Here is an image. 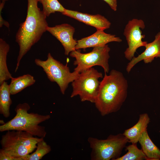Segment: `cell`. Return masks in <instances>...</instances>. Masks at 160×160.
I'll return each mask as SVG.
<instances>
[{"label": "cell", "instance_id": "cell-1", "mask_svg": "<svg viewBox=\"0 0 160 160\" xmlns=\"http://www.w3.org/2000/svg\"><path fill=\"white\" fill-rule=\"evenodd\" d=\"M128 88L127 81L122 73L113 69L108 75L105 73L94 103L101 115L119 111L127 98Z\"/></svg>", "mask_w": 160, "mask_h": 160}, {"label": "cell", "instance_id": "cell-2", "mask_svg": "<svg viewBox=\"0 0 160 160\" xmlns=\"http://www.w3.org/2000/svg\"><path fill=\"white\" fill-rule=\"evenodd\" d=\"M27 1L26 18L20 24L15 36V41L19 46V51L15 72L18 70L22 58L40 40L48 26L47 17L38 7V0Z\"/></svg>", "mask_w": 160, "mask_h": 160}, {"label": "cell", "instance_id": "cell-3", "mask_svg": "<svg viewBox=\"0 0 160 160\" xmlns=\"http://www.w3.org/2000/svg\"><path fill=\"white\" fill-rule=\"evenodd\" d=\"M30 108L29 105L27 103L18 104L15 109L16 113L15 116L11 120L0 126V131H23L34 136L44 138L47 134L45 127L39 124L49 119L50 116L28 113V111Z\"/></svg>", "mask_w": 160, "mask_h": 160}, {"label": "cell", "instance_id": "cell-4", "mask_svg": "<svg viewBox=\"0 0 160 160\" xmlns=\"http://www.w3.org/2000/svg\"><path fill=\"white\" fill-rule=\"evenodd\" d=\"M43 139L25 131L9 130L2 136L0 143L5 152L16 160H23L36 148L38 142Z\"/></svg>", "mask_w": 160, "mask_h": 160}, {"label": "cell", "instance_id": "cell-5", "mask_svg": "<svg viewBox=\"0 0 160 160\" xmlns=\"http://www.w3.org/2000/svg\"><path fill=\"white\" fill-rule=\"evenodd\" d=\"M88 141L92 150V160H115L120 156L128 142L127 139L121 133L110 135L104 140L89 137Z\"/></svg>", "mask_w": 160, "mask_h": 160}, {"label": "cell", "instance_id": "cell-6", "mask_svg": "<svg viewBox=\"0 0 160 160\" xmlns=\"http://www.w3.org/2000/svg\"><path fill=\"white\" fill-rule=\"evenodd\" d=\"M103 77L102 73L93 67L80 72L72 82L73 90L71 97L78 95L81 102L95 103L100 84L99 79Z\"/></svg>", "mask_w": 160, "mask_h": 160}, {"label": "cell", "instance_id": "cell-7", "mask_svg": "<svg viewBox=\"0 0 160 160\" xmlns=\"http://www.w3.org/2000/svg\"><path fill=\"white\" fill-rule=\"evenodd\" d=\"M47 57L45 60L36 59L34 62L42 68L50 81L57 83L60 92L64 95L69 84L78 77L79 73L74 71L71 72L68 66L55 59L50 53Z\"/></svg>", "mask_w": 160, "mask_h": 160}, {"label": "cell", "instance_id": "cell-8", "mask_svg": "<svg viewBox=\"0 0 160 160\" xmlns=\"http://www.w3.org/2000/svg\"><path fill=\"white\" fill-rule=\"evenodd\" d=\"M110 51V48L106 44L94 47L91 52L87 53H81L79 49L71 52L70 55L75 59L73 65L76 66L74 71L79 73L97 65L103 68L105 73H108L109 71L108 62Z\"/></svg>", "mask_w": 160, "mask_h": 160}, {"label": "cell", "instance_id": "cell-9", "mask_svg": "<svg viewBox=\"0 0 160 160\" xmlns=\"http://www.w3.org/2000/svg\"><path fill=\"white\" fill-rule=\"evenodd\" d=\"M145 27L144 21L136 18L129 20L126 25L123 34L128 46L124 52V56L127 60H131L135 57L137 50L141 47H145L148 43L142 40L145 35L142 34V30Z\"/></svg>", "mask_w": 160, "mask_h": 160}, {"label": "cell", "instance_id": "cell-10", "mask_svg": "<svg viewBox=\"0 0 160 160\" xmlns=\"http://www.w3.org/2000/svg\"><path fill=\"white\" fill-rule=\"evenodd\" d=\"M47 31L61 43L64 47L65 55H68L76 50L77 41L73 38L75 29L70 25L63 23L52 27L48 26Z\"/></svg>", "mask_w": 160, "mask_h": 160}, {"label": "cell", "instance_id": "cell-11", "mask_svg": "<svg viewBox=\"0 0 160 160\" xmlns=\"http://www.w3.org/2000/svg\"><path fill=\"white\" fill-rule=\"evenodd\" d=\"M122 39L115 35L108 34L102 29H97L94 33L77 41L76 50L104 46L112 42H121Z\"/></svg>", "mask_w": 160, "mask_h": 160}, {"label": "cell", "instance_id": "cell-12", "mask_svg": "<svg viewBox=\"0 0 160 160\" xmlns=\"http://www.w3.org/2000/svg\"><path fill=\"white\" fill-rule=\"evenodd\" d=\"M145 50L137 57H134L127 64L126 70L129 73L138 63L143 60L145 64L151 63L155 58L160 57V32L155 36L154 40L147 43Z\"/></svg>", "mask_w": 160, "mask_h": 160}, {"label": "cell", "instance_id": "cell-13", "mask_svg": "<svg viewBox=\"0 0 160 160\" xmlns=\"http://www.w3.org/2000/svg\"><path fill=\"white\" fill-rule=\"evenodd\" d=\"M62 14L94 27L97 30H104L109 28L111 25V22L106 18L99 14L92 15L66 9Z\"/></svg>", "mask_w": 160, "mask_h": 160}, {"label": "cell", "instance_id": "cell-14", "mask_svg": "<svg viewBox=\"0 0 160 160\" xmlns=\"http://www.w3.org/2000/svg\"><path fill=\"white\" fill-rule=\"evenodd\" d=\"M150 121L147 113L141 114L137 122L131 127L125 130L122 134L127 139L128 142L137 144L142 134L147 130Z\"/></svg>", "mask_w": 160, "mask_h": 160}, {"label": "cell", "instance_id": "cell-15", "mask_svg": "<svg viewBox=\"0 0 160 160\" xmlns=\"http://www.w3.org/2000/svg\"><path fill=\"white\" fill-rule=\"evenodd\" d=\"M138 142L147 160H160V150L151 140L147 130L142 134Z\"/></svg>", "mask_w": 160, "mask_h": 160}, {"label": "cell", "instance_id": "cell-16", "mask_svg": "<svg viewBox=\"0 0 160 160\" xmlns=\"http://www.w3.org/2000/svg\"><path fill=\"white\" fill-rule=\"evenodd\" d=\"M10 49L9 45L2 38L0 39V84L12 77L8 68L7 56Z\"/></svg>", "mask_w": 160, "mask_h": 160}, {"label": "cell", "instance_id": "cell-17", "mask_svg": "<svg viewBox=\"0 0 160 160\" xmlns=\"http://www.w3.org/2000/svg\"><path fill=\"white\" fill-rule=\"evenodd\" d=\"M9 85L11 95L16 94L27 87L35 83L36 80L33 76L28 74L16 78L12 77Z\"/></svg>", "mask_w": 160, "mask_h": 160}, {"label": "cell", "instance_id": "cell-18", "mask_svg": "<svg viewBox=\"0 0 160 160\" xmlns=\"http://www.w3.org/2000/svg\"><path fill=\"white\" fill-rule=\"evenodd\" d=\"M9 85L4 81L0 86V113L5 118L10 115V107L12 103Z\"/></svg>", "mask_w": 160, "mask_h": 160}, {"label": "cell", "instance_id": "cell-19", "mask_svg": "<svg viewBox=\"0 0 160 160\" xmlns=\"http://www.w3.org/2000/svg\"><path fill=\"white\" fill-rule=\"evenodd\" d=\"M126 147L127 153L115 160H147L145 155L142 149H140L137 147V144L132 143Z\"/></svg>", "mask_w": 160, "mask_h": 160}, {"label": "cell", "instance_id": "cell-20", "mask_svg": "<svg viewBox=\"0 0 160 160\" xmlns=\"http://www.w3.org/2000/svg\"><path fill=\"white\" fill-rule=\"evenodd\" d=\"M51 151L50 145L47 144L44 139L38 142L36 151L25 157L23 160H40Z\"/></svg>", "mask_w": 160, "mask_h": 160}, {"label": "cell", "instance_id": "cell-21", "mask_svg": "<svg viewBox=\"0 0 160 160\" xmlns=\"http://www.w3.org/2000/svg\"><path fill=\"white\" fill-rule=\"evenodd\" d=\"M42 5V11L47 17L56 12H64L65 9L58 0H38Z\"/></svg>", "mask_w": 160, "mask_h": 160}, {"label": "cell", "instance_id": "cell-22", "mask_svg": "<svg viewBox=\"0 0 160 160\" xmlns=\"http://www.w3.org/2000/svg\"><path fill=\"white\" fill-rule=\"evenodd\" d=\"M5 2L2 1L0 4V27L1 28L3 25H4L9 28V23L2 18L1 14V11L4 7Z\"/></svg>", "mask_w": 160, "mask_h": 160}, {"label": "cell", "instance_id": "cell-23", "mask_svg": "<svg viewBox=\"0 0 160 160\" xmlns=\"http://www.w3.org/2000/svg\"><path fill=\"white\" fill-rule=\"evenodd\" d=\"M0 160H16V159L1 148L0 150Z\"/></svg>", "mask_w": 160, "mask_h": 160}, {"label": "cell", "instance_id": "cell-24", "mask_svg": "<svg viewBox=\"0 0 160 160\" xmlns=\"http://www.w3.org/2000/svg\"><path fill=\"white\" fill-rule=\"evenodd\" d=\"M106 2L114 11H116L117 9V0H103Z\"/></svg>", "mask_w": 160, "mask_h": 160}, {"label": "cell", "instance_id": "cell-25", "mask_svg": "<svg viewBox=\"0 0 160 160\" xmlns=\"http://www.w3.org/2000/svg\"><path fill=\"white\" fill-rule=\"evenodd\" d=\"M4 0V1H8V0Z\"/></svg>", "mask_w": 160, "mask_h": 160}]
</instances>
